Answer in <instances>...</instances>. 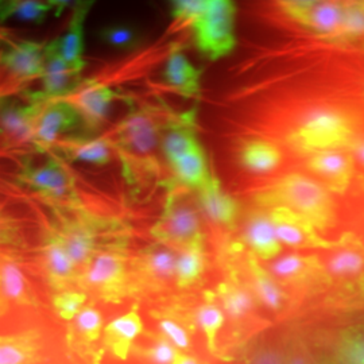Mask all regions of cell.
<instances>
[{
	"instance_id": "484cf974",
	"label": "cell",
	"mask_w": 364,
	"mask_h": 364,
	"mask_svg": "<svg viewBox=\"0 0 364 364\" xmlns=\"http://www.w3.org/2000/svg\"><path fill=\"white\" fill-rule=\"evenodd\" d=\"M245 237L252 255L260 260L277 259L282 250V245L277 237L270 215H255L251 218L248 221Z\"/></svg>"
},
{
	"instance_id": "f1b7e54d",
	"label": "cell",
	"mask_w": 364,
	"mask_h": 364,
	"mask_svg": "<svg viewBox=\"0 0 364 364\" xmlns=\"http://www.w3.org/2000/svg\"><path fill=\"white\" fill-rule=\"evenodd\" d=\"M161 146L165 156L170 164L176 162L182 156L201 149L196 132L192 129V120L183 117L181 122L171 124L161 138Z\"/></svg>"
},
{
	"instance_id": "f6af8a7d",
	"label": "cell",
	"mask_w": 364,
	"mask_h": 364,
	"mask_svg": "<svg viewBox=\"0 0 364 364\" xmlns=\"http://www.w3.org/2000/svg\"><path fill=\"white\" fill-rule=\"evenodd\" d=\"M209 0H178L171 3V16L176 21L193 25L205 13Z\"/></svg>"
},
{
	"instance_id": "f546056e",
	"label": "cell",
	"mask_w": 364,
	"mask_h": 364,
	"mask_svg": "<svg viewBox=\"0 0 364 364\" xmlns=\"http://www.w3.org/2000/svg\"><path fill=\"white\" fill-rule=\"evenodd\" d=\"M240 162L252 173H270L282 162V151L267 141H250L240 150Z\"/></svg>"
},
{
	"instance_id": "603a6c76",
	"label": "cell",
	"mask_w": 364,
	"mask_h": 364,
	"mask_svg": "<svg viewBox=\"0 0 364 364\" xmlns=\"http://www.w3.org/2000/svg\"><path fill=\"white\" fill-rule=\"evenodd\" d=\"M115 99L117 95L109 87L95 82L78 92L73 105L80 111L85 124L96 129L107 119Z\"/></svg>"
},
{
	"instance_id": "44dd1931",
	"label": "cell",
	"mask_w": 364,
	"mask_h": 364,
	"mask_svg": "<svg viewBox=\"0 0 364 364\" xmlns=\"http://www.w3.org/2000/svg\"><path fill=\"white\" fill-rule=\"evenodd\" d=\"M41 352L42 335L38 329L0 335V364H38Z\"/></svg>"
},
{
	"instance_id": "d590c367",
	"label": "cell",
	"mask_w": 364,
	"mask_h": 364,
	"mask_svg": "<svg viewBox=\"0 0 364 364\" xmlns=\"http://www.w3.org/2000/svg\"><path fill=\"white\" fill-rule=\"evenodd\" d=\"M70 159L93 165H105L111 159V147L105 139H73L65 146Z\"/></svg>"
},
{
	"instance_id": "ffe728a7",
	"label": "cell",
	"mask_w": 364,
	"mask_h": 364,
	"mask_svg": "<svg viewBox=\"0 0 364 364\" xmlns=\"http://www.w3.org/2000/svg\"><path fill=\"white\" fill-rule=\"evenodd\" d=\"M142 332L144 321L136 306H134L132 311L119 316L105 326L102 336L103 347L114 356L126 360L132 350L134 341L142 335Z\"/></svg>"
},
{
	"instance_id": "8d00e7d4",
	"label": "cell",
	"mask_w": 364,
	"mask_h": 364,
	"mask_svg": "<svg viewBox=\"0 0 364 364\" xmlns=\"http://www.w3.org/2000/svg\"><path fill=\"white\" fill-rule=\"evenodd\" d=\"M99 38L108 48L119 52H132L142 45V34L130 25H108L99 31Z\"/></svg>"
},
{
	"instance_id": "8992f818",
	"label": "cell",
	"mask_w": 364,
	"mask_h": 364,
	"mask_svg": "<svg viewBox=\"0 0 364 364\" xmlns=\"http://www.w3.org/2000/svg\"><path fill=\"white\" fill-rule=\"evenodd\" d=\"M19 180L48 200L57 208H81L75 180L65 166L50 158L38 166L27 162L19 174Z\"/></svg>"
},
{
	"instance_id": "ee69618b",
	"label": "cell",
	"mask_w": 364,
	"mask_h": 364,
	"mask_svg": "<svg viewBox=\"0 0 364 364\" xmlns=\"http://www.w3.org/2000/svg\"><path fill=\"white\" fill-rule=\"evenodd\" d=\"M158 326L161 331V335L165 338H168L170 343L178 350V351H186L191 347V338L188 331L183 326L173 320L171 317L162 316L159 317Z\"/></svg>"
},
{
	"instance_id": "681fc988",
	"label": "cell",
	"mask_w": 364,
	"mask_h": 364,
	"mask_svg": "<svg viewBox=\"0 0 364 364\" xmlns=\"http://www.w3.org/2000/svg\"><path fill=\"white\" fill-rule=\"evenodd\" d=\"M173 364H198L193 356L185 353V352H180V355L177 356L176 362Z\"/></svg>"
},
{
	"instance_id": "816d5d0a",
	"label": "cell",
	"mask_w": 364,
	"mask_h": 364,
	"mask_svg": "<svg viewBox=\"0 0 364 364\" xmlns=\"http://www.w3.org/2000/svg\"><path fill=\"white\" fill-rule=\"evenodd\" d=\"M318 364H336L335 362H323V363H318Z\"/></svg>"
},
{
	"instance_id": "5bb4252c",
	"label": "cell",
	"mask_w": 364,
	"mask_h": 364,
	"mask_svg": "<svg viewBox=\"0 0 364 364\" xmlns=\"http://www.w3.org/2000/svg\"><path fill=\"white\" fill-rule=\"evenodd\" d=\"M84 66L70 65L60 55L52 41L45 48V68L42 73L43 90L38 93L43 102H50L68 96L77 90L82 82L81 69Z\"/></svg>"
},
{
	"instance_id": "9a60e30c",
	"label": "cell",
	"mask_w": 364,
	"mask_h": 364,
	"mask_svg": "<svg viewBox=\"0 0 364 364\" xmlns=\"http://www.w3.org/2000/svg\"><path fill=\"white\" fill-rule=\"evenodd\" d=\"M41 266L54 293L77 290L80 270L55 235L46 234L41 246Z\"/></svg>"
},
{
	"instance_id": "4316f807",
	"label": "cell",
	"mask_w": 364,
	"mask_h": 364,
	"mask_svg": "<svg viewBox=\"0 0 364 364\" xmlns=\"http://www.w3.org/2000/svg\"><path fill=\"white\" fill-rule=\"evenodd\" d=\"M66 1H42V0H0V22L16 19L28 23H42L48 15L55 11L60 15Z\"/></svg>"
},
{
	"instance_id": "277c9868",
	"label": "cell",
	"mask_w": 364,
	"mask_h": 364,
	"mask_svg": "<svg viewBox=\"0 0 364 364\" xmlns=\"http://www.w3.org/2000/svg\"><path fill=\"white\" fill-rule=\"evenodd\" d=\"M77 290L105 302H120L130 296L126 251H103L80 272Z\"/></svg>"
},
{
	"instance_id": "e0dca14e",
	"label": "cell",
	"mask_w": 364,
	"mask_h": 364,
	"mask_svg": "<svg viewBox=\"0 0 364 364\" xmlns=\"http://www.w3.org/2000/svg\"><path fill=\"white\" fill-rule=\"evenodd\" d=\"M284 10L299 25L332 38L341 25L344 6L333 1H285Z\"/></svg>"
},
{
	"instance_id": "2e32d148",
	"label": "cell",
	"mask_w": 364,
	"mask_h": 364,
	"mask_svg": "<svg viewBox=\"0 0 364 364\" xmlns=\"http://www.w3.org/2000/svg\"><path fill=\"white\" fill-rule=\"evenodd\" d=\"M103 316L93 305H85L66 328V347L70 353L81 359H92L102 351L95 344L103 336Z\"/></svg>"
},
{
	"instance_id": "e575fe53",
	"label": "cell",
	"mask_w": 364,
	"mask_h": 364,
	"mask_svg": "<svg viewBox=\"0 0 364 364\" xmlns=\"http://www.w3.org/2000/svg\"><path fill=\"white\" fill-rule=\"evenodd\" d=\"M218 296L221 302L224 314H228L232 320L245 318L255 308L254 296L247 289L235 284H221L218 287Z\"/></svg>"
},
{
	"instance_id": "60d3db41",
	"label": "cell",
	"mask_w": 364,
	"mask_h": 364,
	"mask_svg": "<svg viewBox=\"0 0 364 364\" xmlns=\"http://www.w3.org/2000/svg\"><path fill=\"white\" fill-rule=\"evenodd\" d=\"M364 36V3L344 6L343 21L332 38H359Z\"/></svg>"
},
{
	"instance_id": "b9f144b4",
	"label": "cell",
	"mask_w": 364,
	"mask_h": 364,
	"mask_svg": "<svg viewBox=\"0 0 364 364\" xmlns=\"http://www.w3.org/2000/svg\"><path fill=\"white\" fill-rule=\"evenodd\" d=\"M138 351L146 359H149L151 363L154 364H173L181 352L178 351L169 340L164 338L162 335L156 336L154 343L150 347L138 350Z\"/></svg>"
},
{
	"instance_id": "ac0fdd59",
	"label": "cell",
	"mask_w": 364,
	"mask_h": 364,
	"mask_svg": "<svg viewBox=\"0 0 364 364\" xmlns=\"http://www.w3.org/2000/svg\"><path fill=\"white\" fill-rule=\"evenodd\" d=\"M119 141L129 151L138 156H149L161 144V126L150 111L130 114L119 126Z\"/></svg>"
},
{
	"instance_id": "30bf717a",
	"label": "cell",
	"mask_w": 364,
	"mask_h": 364,
	"mask_svg": "<svg viewBox=\"0 0 364 364\" xmlns=\"http://www.w3.org/2000/svg\"><path fill=\"white\" fill-rule=\"evenodd\" d=\"M43 102L21 103L16 99H0V135L9 144H22L34 141V132Z\"/></svg>"
},
{
	"instance_id": "8fae6325",
	"label": "cell",
	"mask_w": 364,
	"mask_h": 364,
	"mask_svg": "<svg viewBox=\"0 0 364 364\" xmlns=\"http://www.w3.org/2000/svg\"><path fill=\"white\" fill-rule=\"evenodd\" d=\"M85 124L76 105L66 100H55L43 107L36 126L33 144L39 151H45L57 144L64 134L77 130Z\"/></svg>"
},
{
	"instance_id": "74e56055",
	"label": "cell",
	"mask_w": 364,
	"mask_h": 364,
	"mask_svg": "<svg viewBox=\"0 0 364 364\" xmlns=\"http://www.w3.org/2000/svg\"><path fill=\"white\" fill-rule=\"evenodd\" d=\"M225 321V314L216 304H204L196 312L197 326L204 333L209 351L216 353L218 351V335Z\"/></svg>"
},
{
	"instance_id": "7402d4cb",
	"label": "cell",
	"mask_w": 364,
	"mask_h": 364,
	"mask_svg": "<svg viewBox=\"0 0 364 364\" xmlns=\"http://www.w3.org/2000/svg\"><path fill=\"white\" fill-rule=\"evenodd\" d=\"M198 198L209 220L223 225H232L236 221L239 212L237 203L232 196L223 189L219 178L213 173L208 182L198 191Z\"/></svg>"
},
{
	"instance_id": "7a4b0ae2",
	"label": "cell",
	"mask_w": 364,
	"mask_h": 364,
	"mask_svg": "<svg viewBox=\"0 0 364 364\" xmlns=\"http://www.w3.org/2000/svg\"><path fill=\"white\" fill-rule=\"evenodd\" d=\"M263 198L273 207L290 209L324 230L335 219V204L321 182L299 173H291L269 188Z\"/></svg>"
},
{
	"instance_id": "7dc6e473",
	"label": "cell",
	"mask_w": 364,
	"mask_h": 364,
	"mask_svg": "<svg viewBox=\"0 0 364 364\" xmlns=\"http://www.w3.org/2000/svg\"><path fill=\"white\" fill-rule=\"evenodd\" d=\"M285 364H314L309 352L301 344H294L285 352Z\"/></svg>"
},
{
	"instance_id": "cb8c5ba5",
	"label": "cell",
	"mask_w": 364,
	"mask_h": 364,
	"mask_svg": "<svg viewBox=\"0 0 364 364\" xmlns=\"http://www.w3.org/2000/svg\"><path fill=\"white\" fill-rule=\"evenodd\" d=\"M326 273L338 281L364 278V250L356 245H336L324 264Z\"/></svg>"
},
{
	"instance_id": "4dcf8cb0",
	"label": "cell",
	"mask_w": 364,
	"mask_h": 364,
	"mask_svg": "<svg viewBox=\"0 0 364 364\" xmlns=\"http://www.w3.org/2000/svg\"><path fill=\"white\" fill-rule=\"evenodd\" d=\"M320 269V263L314 257H305L299 252L287 254L274 259L267 269L277 281L302 282Z\"/></svg>"
},
{
	"instance_id": "3957f363",
	"label": "cell",
	"mask_w": 364,
	"mask_h": 364,
	"mask_svg": "<svg viewBox=\"0 0 364 364\" xmlns=\"http://www.w3.org/2000/svg\"><path fill=\"white\" fill-rule=\"evenodd\" d=\"M352 134L351 120L346 114L335 108L318 107L302 115L290 138L299 150L316 154L350 144Z\"/></svg>"
},
{
	"instance_id": "ba28073f",
	"label": "cell",
	"mask_w": 364,
	"mask_h": 364,
	"mask_svg": "<svg viewBox=\"0 0 364 364\" xmlns=\"http://www.w3.org/2000/svg\"><path fill=\"white\" fill-rule=\"evenodd\" d=\"M177 254L165 245L144 248L129 263L130 296L158 290L176 279Z\"/></svg>"
},
{
	"instance_id": "7c38bea8",
	"label": "cell",
	"mask_w": 364,
	"mask_h": 364,
	"mask_svg": "<svg viewBox=\"0 0 364 364\" xmlns=\"http://www.w3.org/2000/svg\"><path fill=\"white\" fill-rule=\"evenodd\" d=\"M270 218L281 245L296 250H332L336 246L321 237L312 223L290 209L274 207Z\"/></svg>"
},
{
	"instance_id": "f907efd6",
	"label": "cell",
	"mask_w": 364,
	"mask_h": 364,
	"mask_svg": "<svg viewBox=\"0 0 364 364\" xmlns=\"http://www.w3.org/2000/svg\"><path fill=\"white\" fill-rule=\"evenodd\" d=\"M102 358H103V351L100 352V353H97L93 359H92L90 364H100L102 363Z\"/></svg>"
},
{
	"instance_id": "9c48e42d",
	"label": "cell",
	"mask_w": 364,
	"mask_h": 364,
	"mask_svg": "<svg viewBox=\"0 0 364 364\" xmlns=\"http://www.w3.org/2000/svg\"><path fill=\"white\" fill-rule=\"evenodd\" d=\"M11 305L38 308L39 301L27 278L22 260L11 252H0V317Z\"/></svg>"
},
{
	"instance_id": "ab89813d",
	"label": "cell",
	"mask_w": 364,
	"mask_h": 364,
	"mask_svg": "<svg viewBox=\"0 0 364 364\" xmlns=\"http://www.w3.org/2000/svg\"><path fill=\"white\" fill-rule=\"evenodd\" d=\"M88 296L81 290H65L54 293L52 297L53 311L65 321H72L85 306Z\"/></svg>"
},
{
	"instance_id": "d4e9b609",
	"label": "cell",
	"mask_w": 364,
	"mask_h": 364,
	"mask_svg": "<svg viewBox=\"0 0 364 364\" xmlns=\"http://www.w3.org/2000/svg\"><path fill=\"white\" fill-rule=\"evenodd\" d=\"M92 1H81L73 6V14L65 36L54 39L60 55L70 65L85 66L84 52V23L91 10Z\"/></svg>"
},
{
	"instance_id": "bcb514c9",
	"label": "cell",
	"mask_w": 364,
	"mask_h": 364,
	"mask_svg": "<svg viewBox=\"0 0 364 364\" xmlns=\"http://www.w3.org/2000/svg\"><path fill=\"white\" fill-rule=\"evenodd\" d=\"M250 364H285V352L275 346H263L252 353Z\"/></svg>"
},
{
	"instance_id": "1f68e13d",
	"label": "cell",
	"mask_w": 364,
	"mask_h": 364,
	"mask_svg": "<svg viewBox=\"0 0 364 364\" xmlns=\"http://www.w3.org/2000/svg\"><path fill=\"white\" fill-rule=\"evenodd\" d=\"M250 272L252 277V289L260 302L270 311H279L284 305L285 294L272 273L260 266L255 257L250 259Z\"/></svg>"
},
{
	"instance_id": "5b68a950",
	"label": "cell",
	"mask_w": 364,
	"mask_h": 364,
	"mask_svg": "<svg viewBox=\"0 0 364 364\" xmlns=\"http://www.w3.org/2000/svg\"><path fill=\"white\" fill-rule=\"evenodd\" d=\"M235 15L232 1L209 0L205 13L192 25L196 46L209 60H219L234 50Z\"/></svg>"
},
{
	"instance_id": "83f0119b",
	"label": "cell",
	"mask_w": 364,
	"mask_h": 364,
	"mask_svg": "<svg viewBox=\"0 0 364 364\" xmlns=\"http://www.w3.org/2000/svg\"><path fill=\"white\" fill-rule=\"evenodd\" d=\"M164 78L171 88L186 96H196L200 92L201 70H198L181 52L173 53L166 61Z\"/></svg>"
},
{
	"instance_id": "f35d334b",
	"label": "cell",
	"mask_w": 364,
	"mask_h": 364,
	"mask_svg": "<svg viewBox=\"0 0 364 364\" xmlns=\"http://www.w3.org/2000/svg\"><path fill=\"white\" fill-rule=\"evenodd\" d=\"M336 351V364H364V326L344 332Z\"/></svg>"
},
{
	"instance_id": "7bdbcfd3",
	"label": "cell",
	"mask_w": 364,
	"mask_h": 364,
	"mask_svg": "<svg viewBox=\"0 0 364 364\" xmlns=\"http://www.w3.org/2000/svg\"><path fill=\"white\" fill-rule=\"evenodd\" d=\"M25 247V239L18 221L0 207V248Z\"/></svg>"
},
{
	"instance_id": "836d02e7",
	"label": "cell",
	"mask_w": 364,
	"mask_h": 364,
	"mask_svg": "<svg viewBox=\"0 0 364 364\" xmlns=\"http://www.w3.org/2000/svg\"><path fill=\"white\" fill-rule=\"evenodd\" d=\"M176 176L181 180L186 186L196 189L197 192L208 182L210 171L208 170L207 159L201 149L195 150L176 162L171 164Z\"/></svg>"
},
{
	"instance_id": "6da1fadb",
	"label": "cell",
	"mask_w": 364,
	"mask_h": 364,
	"mask_svg": "<svg viewBox=\"0 0 364 364\" xmlns=\"http://www.w3.org/2000/svg\"><path fill=\"white\" fill-rule=\"evenodd\" d=\"M50 232L81 272L90 260L103 251H126L129 234L117 221L105 220L78 209L53 207Z\"/></svg>"
},
{
	"instance_id": "c3c4849f",
	"label": "cell",
	"mask_w": 364,
	"mask_h": 364,
	"mask_svg": "<svg viewBox=\"0 0 364 364\" xmlns=\"http://www.w3.org/2000/svg\"><path fill=\"white\" fill-rule=\"evenodd\" d=\"M352 159L353 164L358 162L362 168H364V139L356 142L352 146Z\"/></svg>"
},
{
	"instance_id": "d6986e66",
	"label": "cell",
	"mask_w": 364,
	"mask_h": 364,
	"mask_svg": "<svg viewBox=\"0 0 364 364\" xmlns=\"http://www.w3.org/2000/svg\"><path fill=\"white\" fill-rule=\"evenodd\" d=\"M308 169L326 182L331 191L343 193L351 181L353 159L340 150L321 151L309 158Z\"/></svg>"
},
{
	"instance_id": "4fadbf2b",
	"label": "cell",
	"mask_w": 364,
	"mask_h": 364,
	"mask_svg": "<svg viewBox=\"0 0 364 364\" xmlns=\"http://www.w3.org/2000/svg\"><path fill=\"white\" fill-rule=\"evenodd\" d=\"M45 48L46 45L30 41L10 42L0 49V69L11 81L19 84L42 77Z\"/></svg>"
},
{
	"instance_id": "52a82bcc",
	"label": "cell",
	"mask_w": 364,
	"mask_h": 364,
	"mask_svg": "<svg viewBox=\"0 0 364 364\" xmlns=\"http://www.w3.org/2000/svg\"><path fill=\"white\" fill-rule=\"evenodd\" d=\"M151 235L158 243L180 250L203 239L200 213L192 200L188 196L173 193L162 216L151 228Z\"/></svg>"
},
{
	"instance_id": "d6a6232c",
	"label": "cell",
	"mask_w": 364,
	"mask_h": 364,
	"mask_svg": "<svg viewBox=\"0 0 364 364\" xmlns=\"http://www.w3.org/2000/svg\"><path fill=\"white\" fill-rule=\"evenodd\" d=\"M205 269V252L203 239L180 250L176 263V284L180 287L193 285Z\"/></svg>"
}]
</instances>
